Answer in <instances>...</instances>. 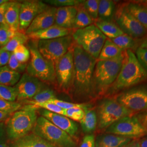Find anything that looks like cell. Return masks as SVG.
<instances>
[{
    "label": "cell",
    "mask_w": 147,
    "mask_h": 147,
    "mask_svg": "<svg viewBox=\"0 0 147 147\" xmlns=\"http://www.w3.org/2000/svg\"><path fill=\"white\" fill-rule=\"evenodd\" d=\"M77 13L76 6L57 8L55 24L59 26L72 30Z\"/></svg>",
    "instance_id": "obj_19"
},
{
    "label": "cell",
    "mask_w": 147,
    "mask_h": 147,
    "mask_svg": "<svg viewBox=\"0 0 147 147\" xmlns=\"http://www.w3.org/2000/svg\"><path fill=\"white\" fill-rule=\"evenodd\" d=\"M115 16L117 26L124 34L134 39L143 37L147 34V30L126 10L125 7L119 8Z\"/></svg>",
    "instance_id": "obj_13"
},
{
    "label": "cell",
    "mask_w": 147,
    "mask_h": 147,
    "mask_svg": "<svg viewBox=\"0 0 147 147\" xmlns=\"http://www.w3.org/2000/svg\"><path fill=\"white\" fill-rule=\"evenodd\" d=\"M9 1H9L8 2H6L5 3H4L2 5L0 6V24L7 25V24L5 22V16L6 9L7 8V7H8Z\"/></svg>",
    "instance_id": "obj_46"
},
{
    "label": "cell",
    "mask_w": 147,
    "mask_h": 147,
    "mask_svg": "<svg viewBox=\"0 0 147 147\" xmlns=\"http://www.w3.org/2000/svg\"><path fill=\"white\" fill-rule=\"evenodd\" d=\"M6 132V125L5 122L0 123V141H1L2 138L4 137Z\"/></svg>",
    "instance_id": "obj_49"
},
{
    "label": "cell",
    "mask_w": 147,
    "mask_h": 147,
    "mask_svg": "<svg viewBox=\"0 0 147 147\" xmlns=\"http://www.w3.org/2000/svg\"><path fill=\"white\" fill-rule=\"evenodd\" d=\"M28 41L29 38L25 33L18 31L16 32L14 36L2 49L5 51L13 53L16 47L21 45H25Z\"/></svg>",
    "instance_id": "obj_30"
},
{
    "label": "cell",
    "mask_w": 147,
    "mask_h": 147,
    "mask_svg": "<svg viewBox=\"0 0 147 147\" xmlns=\"http://www.w3.org/2000/svg\"><path fill=\"white\" fill-rule=\"evenodd\" d=\"M115 5L113 1L100 0L98 9V19L103 21H111L114 16Z\"/></svg>",
    "instance_id": "obj_29"
},
{
    "label": "cell",
    "mask_w": 147,
    "mask_h": 147,
    "mask_svg": "<svg viewBox=\"0 0 147 147\" xmlns=\"http://www.w3.org/2000/svg\"><path fill=\"white\" fill-rule=\"evenodd\" d=\"M135 116L147 131V110L142 111Z\"/></svg>",
    "instance_id": "obj_45"
},
{
    "label": "cell",
    "mask_w": 147,
    "mask_h": 147,
    "mask_svg": "<svg viewBox=\"0 0 147 147\" xmlns=\"http://www.w3.org/2000/svg\"><path fill=\"white\" fill-rule=\"evenodd\" d=\"M50 6L42 1L27 0L21 1L19 18V31L24 32L37 16Z\"/></svg>",
    "instance_id": "obj_14"
},
{
    "label": "cell",
    "mask_w": 147,
    "mask_h": 147,
    "mask_svg": "<svg viewBox=\"0 0 147 147\" xmlns=\"http://www.w3.org/2000/svg\"><path fill=\"white\" fill-rule=\"evenodd\" d=\"M135 143H136V140H132L129 144H128L127 145H126L124 147H135Z\"/></svg>",
    "instance_id": "obj_51"
},
{
    "label": "cell",
    "mask_w": 147,
    "mask_h": 147,
    "mask_svg": "<svg viewBox=\"0 0 147 147\" xmlns=\"http://www.w3.org/2000/svg\"><path fill=\"white\" fill-rule=\"evenodd\" d=\"M73 48L74 46L55 65V88L58 92L68 95L71 88L74 74Z\"/></svg>",
    "instance_id": "obj_10"
},
{
    "label": "cell",
    "mask_w": 147,
    "mask_h": 147,
    "mask_svg": "<svg viewBox=\"0 0 147 147\" xmlns=\"http://www.w3.org/2000/svg\"><path fill=\"white\" fill-rule=\"evenodd\" d=\"M136 56L142 67L147 73V49L138 47L136 51Z\"/></svg>",
    "instance_id": "obj_42"
},
{
    "label": "cell",
    "mask_w": 147,
    "mask_h": 147,
    "mask_svg": "<svg viewBox=\"0 0 147 147\" xmlns=\"http://www.w3.org/2000/svg\"><path fill=\"white\" fill-rule=\"evenodd\" d=\"M110 40L123 51L130 50L131 48L134 47L135 45L134 38L124 33Z\"/></svg>",
    "instance_id": "obj_32"
},
{
    "label": "cell",
    "mask_w": 147,
    "mask_h": 147,
    "mask_svg": "<svg viewBox=\"0 0 147 147\" xmlns=\"http://www.w3.org/2000/svg\"><path fill=\"white\" fill-rule=\"evenodd\" d=\"M0 147H8L5 143L0 141Z\"/></svg>",
    "instance_id": "obj_53"
},
{
    "label": "cell",
    "mask_w": 147,
    "mask_h": 147,
    "mask_svg": "<svg viewBox=\"0 0 147 147\" xmlns=\"http://www.w3.org/2000/svg\"><path fill=\"white\" fill-rule=\"evenodd\" d=\"M99 4V0H86L82 2L84 9L93 20H97L98 19Z\"/></svg>",
    "instance_id": "obj_34"
},
{
    "label": "cell",
    "mask_w": 147,
    "mask_h": 147,
    "mask_svg": "<svg viewBox=\"0 0 147 147\" xmlns=\"http://www.w3.org/2000/svg\"><path fill=\"white\" fill-rule=\"evenodd\" d=\"M11 53H12L0 48V68L7 65Z\"/></svg>",
    "instance_id": "obj_44"
},
{
    "label": "cell",
    "mask_w": 147,
    "mask_h": 147,
    "mask_svg": "<svg viewBox=\"0 0 147 147\" xmlns=\"http://www.w3.org/2000/svg\"><path fill=\"white\" fill-rule=\"evenodd\" d=\"M34 133L55 147H75L72 137L42 116L38 117Z\"/></svg>",
    "instance_id": "obj_7"
},
{
    "label": "cell",
    "mask_w": 147,
    "mask_h": 147,
    "mask_svg": "<svg viewBox=\"0 0 147 147\" xmlns=\"http://www.w3.org/2000/svg\"><path fill=\"white\" fill-rule=\"evenodd\" d=\"M16 33L7 25L0 24V48L4 47L14 36Z\"/></svg>",
    "instance_id": "obj_35"
},
{
    "label": "cell",
    "mask_w": 147,
    "mask_h": 147,
    "mask_svg": "<svg viewBox=\"0 0 147 147\" xmlns=\"http://www.w3.org/2000/svg\"></svg>",
    "instance_id": "obj_54"
},
{
    "label": "cell",
    "mask_w": 147,
    "mask_h": 147,
    "mask_svg": "<svg viewBox=\"0 0 147 147\" xmlns=\"http://www.w3.org/2000/svg\"><path fill=\"white\" fill-rule=\"evenodd\" d=\"M95 140L93 134H88L84 137L79 147H95Z\"/></svg>",
    "instance_id": "obj_43"
},
{
    "label": "cell",
    "mask_w": 147,
    "mask_h": 147,
    "mask_svg": "<svg viewBox=\"0 0 147 147\" xmlns=\"http://www.w3.org/2000/svg\"><path fill=\"white\" fill-rule=\"evenodd\" d=\"M74 74L69 96L75 100H85L95 94L93 74L97 59L74 44Z\"/></svg>",
    "instance_id": "obj_1"
},
{
    "label": "cell",
    "mask_w": 147,
    "mask_h": 147,
    "mask_svg": "<svg viewBox=\"0 0 147 147\" xmlns=\"http://www.w3.org/2000/svg\"><path fill=\"white\" fill-rule=\"evenodd\" d=\"M21 104L17 102H13L0 99V111L13 114L21 109Z\"/></svg>",
    "instance_id": "obj_37"
},
{
    "label": "cell",
    "mask_w": 147,
    "mask_h": 147,
    "mask_svg": "<svg viewBox=\"0 0 147 147\" xmlns=\"http://www.w3.org/2000/svg\"><path fill=\"white\" fill-rule=\"evenodd\" d=\"M21 74L12 70L7 65L0 68V84L14 87L19 82Z\"/></svg>",
    "instance_id": "obj_28"
},
{
    "label": "cell",
    "mask_w": 147,
    "mask_h": 147,
    "mask_svg": "<svg viewBox=\"0 0 147 147\" xmlns=\"http://www.w3.org/2000/svg\"><path fill=\"white\" fill-rule=\"evenodd\" d=\"M7 65L12 70L21 74H23L24 73V71H26L27 63H21L19 62L12 53L9 62Z\"/></svg>",
    "instance_id": "obj_38"
},
{
    "label": "cell",
    "mask_w": 147,
    "mask_h": 147,
    "mask_svg": "<svg viewBox=\"0 0 147 147\" xmlns=\"http://www.w3.org/2000/svg\"><path fill=\"white\" fill-rule=\"evenodd\" d=\"M132 138L107 134L97 137L95 147H124L132 141Z\"/></svg>",
    "instance_id": "obj_20"
},
{
    "label": "cell",
    "mask_w": 147,
    "mask_h": 147,
    "mask_svg": "<svg viewBox=\"0 0 147 147\" xmlns=\"http://www.w3.org/2000/svg\"><path fill=\"white\" fill-rule=\"evenodd\" d=\"M124 54L118 58L107 61H98L93 74L94 93L101 94L116 81L120 72Z\"/></svg>",
    "instance_id": "obj_4"
},
{
    "label": "cell",
    "mask_w": 147,
    "mask_h": 147,
    "mask_svg": "<svg viewBox=\"0 0 147 147\" xmlns=\"http://www.w3.org/2000/svg\"><path fill=\"white\" fill-rule=\"evenodd\" d=\"M47 102H51L55 105H57L58 107L64 110H68L72 108H81L84 110L87 104H77L69 102L63 100H59L58 99H53L48 101Z\"/></svg>",
    "instance_id": "obj_39"
},
{
    "label": "cell",
    "mask_w": 147,
    "mask_h": 147,
    "mask_svg": "<svg viewBox=\"0 0 147 147\" xmlns=\"http://www.w3.org/2000/svg\"><path fill=\"white\" fill-rule=\"evenodd\" d=\"M132 113V111L121 105L117 100L105 99L98 105V125L101 129H106L121 118L131 116Z\"/></svg>",
    "instance_id": "obj_8"
},
{
    "label": "cell",
    "mask_w": 147,
    "mask_h": 147,
    "mask_svg": "<svg viewBox=\"0 0 147 147\" xmlns=\"http://www.w3.org/2000/svg\"><path fill=\"white\" fill-rule=\"evenodd\" d=\"M140 47L147 49V37L143 40Z\"/></svg>",
    "instance_id": "obj_50"
},
{
    "label": "cell",
    "mask_w": 147,
    "mask_h": 147,
    "mask_svg": "<svg viewBox=\"0 0 147 147\" xmlns=\"http://www.w3.org/2000/svg\"><path fill=\"white\" fill-rule=\"evenodd\" d=\"M12 114L8 113L4 111H0V123L5 122L7 119H8Z\"/></svg>",
    "instance_id": "obj_48"
},
{
    "label": "cell",
    "mask_w": 147,
    "mask_h": 147,
    "mask_svg": "<svg viewBox=\"0 0 147 147\" xmlns=\"http://www.w3.org/2000/svg\"><path fill=\"white\" fill-rule=\"evenodd\" d=\"M56 9L57 8L55 7H50L46 11L37 16L25 32V34L28 35L55 25Z\"/></svg>",
    "instance_id": "obj_17"
},
{
    "label": "cell",
    "mask_w": 147,
    "mask_h": 147,
    "mask_svg": "<svg viewBox=\"0 0 147 147\" xmlns=\"http://www.w3.org/2000/svg\"><path fill=\"white\" fill-rule=\"evenodd\" d=\"M116 100L127 109L134 111L147 110V84L126 89L119 95Z\"/></svg>",
    "instance_id": "obj_12"
},
{
    "label": "cell",
    "mask_w": 147,
    "mask_h": 147,
    "mask_svg": "<svg viewBox=\"0 0 147 147\" xmlns=\"http://www.w3.org/2000/svg\"><path fill=\"white\" fill-rule=\"evenodd\" d=\"M9 1L8 0H0V6L1 5H2L3 4L5 3L6 2H8Z\"/></svg>",
    "instance_id": "obj_52"
},
{
    "label": "cell",
    "mask_w": 147,
    "mask_h": 147,
    "mask_svg": "<svg viewBox=\"0 0 147 147\" xmlns=\"http://www.w3.org/2000/svg\"><path fill=\"white\" fill-rule=\"evenodd\" d=\"M45 3L53 5L56 8L76 6L81 3L82 1L78 0H46L43 1Z\"/></svg>",
    "instance_id": "obj_40"
},
{
    "label": "cell",
    "mask_w": 147,
    "mask_h": 147,
    "mask_svg": "<svg viewBox=\"0 0 147 147\" xmlns=\"http://www.w3.org/2000/svg\"><path fill=\"white\" fill-rule=\"evenodd\" d=\"M72 30L59 26L55 24L45 30L31 33L28 36L29 39L33 40H50L71 35Z\"/></svg>",
    "instance_id": "obj_18"
},
{
    "label": "cell",
    "mask_w": 147,
    "mask_h": 147,
    "mask_svg": "<svg viewBox=\"0 0 147 147\" xmlns=\"http://www.w3.org/2000/svg\"><path fill=\"white\" fill-rule=\"evenodd\" d=\"M41 116L46 118L58 127L60 129L67 132L69 136L73 137L76 136L79 130V126L76 123L69 119L66 116L53 113L42 109L40 111Z\"/></svg>",
    "instance_id": "obj_16"
},
{
    "label": "cell",
    "mask_w": 147,
    "mask_h": 147,
    "mask_svg": "<svg viewBox=\"0 0 147 147\" xmlns=\"http://www.w3.org/2000/svg\"><path fill=\"white\" fill-rule=\"evenodd\" d=\"M46 85L39 80L28 75L26 72L24 73L15 86L18 93L17 100H31L40 91L47 88Z\"/></svg>",
    "instance_id": "obj_15"
},
{
    "label": "cell",
    "mask_w": 147,
    "mask_h": 147,
    "mask_svg": "<svg viewBox=\"0 0 147 147\" xmlns=\"http://www.w3.org/2000/svg\"><path fill=\"white\" fill-rule=\"evenodd\" d=\"M11 147H55L36 134H28L15 141Z\"/></svg>",
    "instance_id": "obj_22"
},
{
    "label": "cell",
    "mask_w": 147,
    "mask_h": 147,
    "mask_svg": "<svg viewBox=\"0 0 147 147\" xmlns=\"http://www.w3.org/2000/svg\"><path fill=\"white\" fill-rule=\"evenodd\" d=\"M13 53L16 58L21 63H27L31 58L30 51L25 45H21L16 47Z\"/></svg>",
    "instance_id": "obj_36"
},
{
    "label": "cell",
    "mask_w": 147,
    "mask_h": 147,
    "mask_svg": "<svg viewBox=\"0 0 147 147\" xmlns=\"http://www.w3.org/2000/svg\"><path fill=\"white\" fill-rule=\"evenodd\" d=\"M84 115L83 119L80 121L82 131L86 134H91L94 131L98 124L96 112L90 109L87 105L84 109Z\"/></svg>",
    "instance_id": "obj_23"
},
{
    "label": "cell",
    "mask_w": 147,
    "mask_h": 147,
    "mask_svg": "<svg viewBox=\"0 0 147 147\" xmlns=\"http://www.w3.org/2000/svg\"><path fill=\"white\" fill-rule=\"evenodd\" d=\"M125 7L126 10L147 30V6L130 2Z\"/></svg>",
    "instance_id": "obj_26"
},
{
    "label": "cell",
    "mask_w": 147,
    "mask_h": 147,
    "mask_svg": "<svg viewBox=\"0 0 147 147\" xmlns=\"http://www.w3.org/2000/svg\"><path fill=\"white\" fill-rule=\"evenodd\" d=\"M147 79V73L142 67L136 54L131 50L124 52V58L120 72L113 84V89L131 88Z\"/></svg>",
    "instance_id": "obj_2"
},
{
    "label": "cell",
    "mask_w": 147,
    "mask_h": 147,
    "mask_svg": "<svg viewBox=\"0 0 147 147\" xmlns=\"http://www.w3.org/2000/svg\"><path fill=\"white\" fill-rule=\"evenodd\" d=\"M74 44L98 59L107 38L95 25L72 31Z\"/></svg>",
    "instance_id": "obj_5"
},
{
    "label": "cell",
    "mask_w": 147,
    "mask_h": 147,
    "mask_svg": "<svg viewBox=\"0 0 147 147\" xmlns=\"http://www.w3.org/2000/svg\"><path fill=\"white\" fill-rule=\"evenodd\" d=\"M84 115V112L81 108H72L68 110H65V115L72 121H80Z\"/></svg>",
    "instance_id": "obj_41"
},
{
    "label": "cell",
    "mask_w": 147,
    "mask_h": 147,
    "mask_svg": "<svg viewBox=\"0 0 147 147\" xmlns=\"http://www.w3.org/2000/svg\"><path fill=\"white\" fill-rule=\"evenodd\" d=\"M18 93L16 87L0 84V99L14 102L17 99Z\"/></svg>",
    "instance_id": "obj_33"
},
{
    "label": "cell",
    "mask_w": 147,
    "mask_h": 147,
    "mask_svg": "<svg viewBox=\"0 0 147 147\" xmlns=\"http://www.w3.org/2000/svg\"><path fill=\"white\" fill-rule=\"evenodd\" d=\"M97 27L106 37L108 39H113L124 34L120 28L115 23L111 21H103L97 20L95 22Z\"/></svg>",
    "instance_id": "obj_25"
},
{
    "label": "cell",
    "mask_w": 147,
    "mask_h": 147,
    "mask_svg": "<svg viewBox=\"0 0 147 147\" xmlns=\"http://www.w3.org/2000/svg\"><path fill=\"white\" fill-rule=\"evenodd\" d=\"M27 47L30 51L31 58L27 63L26 73L45 84L53 85L56 87L54 65L39 53L37 47V41L33 40L28 41Z\"/></svg>",
    "instance_id": "obj_3"
},
{
    "label": "cell",
    "mask_w": 147,
    "mask_h": 147,
    "mask_svg": "<svg viewBox=\"0 0 147 147\" xmlns=\"http://www.w3.org/2000/svg\"><path fill=\"white\" fill-rule=\"evenodd\" d=\"M56 98H57L55 91L53 89L47 88L38 93L31 100H26L25 102L28 105H33L34 104L46 102L49 100Z\"/></svg>",
    "instance_id": "obj_31"
},
{
    "label": "cell",
    "mask_w": 147,
    "mask_h": 147,
    "mask_svg": "<svg viewBox=\"0 0 147 147\" xmlns=\"http://www.w3.org/2000/svg\"><path fill=\"white\" fill-rule=\"evenodd\" d=\"M107 134L127 138L145 136L147 131L136 116H126L117 121L105 130Z\"/></svg>",
    "instance_id": "obj_11"
},
{
    "label": "cell",
    "mask_w": 147,
    "mask_h": 147,
    "mask_svg": "<svg viewBox=\"0 0 147 147\" xmlns=\"http://www.w3.org/2000/svg\"><path fill=\"white\" fill-rule=\"evenodd\" d=\"M135 147H147V136H143L140 140H136Z\"/></svg>",
    "instance_id": "obj_47"
},
{
    "label": "cell",
    "mask_w": 147,
    "mask_h": 147,
    "mask_svg": "<svg viewBox=\"0 0 147 147\" xmlns=\"http://www.w3.org/2000/svg\"><path fill=\"white\" fill-rule=\"evenodd\" d=\"M20 5L21 1H9L5 11V22L13 31H18L19 29Z\"/></svg>",
    "instance_id": "obj_21"
},
{
    "label": "cell",
    "mask_w": 147,
    "mask_h": 147,
    "mask_svg": "<svg viewBox=\"0 0 147 147\" xmlns=\"http://www.w3.org/2000/svg\"><path fill=\"white\" fill-rule=\"evenodd\" d=\"M74 44L71 34L53 39L37 41L39 53L44 58L52 62L54 66L73 47Z\"/></svg>",
    "instance_id": "obj_9"
},
{
    "label": "cell",
    "mask_w": 147,
    "mask_h": 147,
    "mask_svg": "<svg viewBox=\"0 0 147 147\" xmlns=\"http://www.w3.org/2000/svg\"><path fill=\"white\" fill-rule=\"evenodd\" d=\"M82 2L76 5L77 13L74 24L73 30L83 28L92 25L93 23V20L84 9L82 5Z\"/></svg>",
    "instance_id": "obj_27"
},
{
    "label": "cell",
    "mask_w": 147,
    "mask_h": 147,
    "mask_svg": "<svg viewBox=\"0 0 147 147\" xmlns=\"http://www.w3.org/2000/svg\"><path fill=\"white\" fill-rule=\"evenodd\" d=\"M124 54L123 51L110 39L106 40L104 46L102 48L98 61H107L113 59L121 57Z\"/></svg>",
    "instance_id": "obj_24"
},
{
    "label": "cell",
    "mask_w": 147,
    "mask_h": 147,
    "mask_svg": "<svg viewBox=\"0 0 147 147\" xmlns=\"http://www.w3.org/2000/svg\"><path fill=\"white\" fill-rule=\"evenodd\" d=\"M37 118L36 110L33 109H21L13 113L6 125V133L8 138L15 141L27 135L34 128Z\"/></svg>",
    "instance_id": "obj_6"
}]
</instances>
